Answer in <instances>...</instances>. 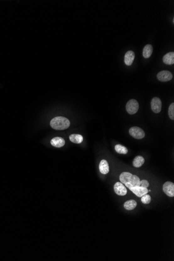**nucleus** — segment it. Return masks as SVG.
Returning a JSON list of instances; mask_svg holds the SVG:
<instances>
[{
	"label": "nucleus",
	"instance_id": "obj_17",
	"mask_svg": "<svg viewBox=\"0 0 174 261\" xmlns=\"http://www.w3.org/2000/svg\"><path fill=\"white\" fill-rule=\"evenodd\" d=\"M137 206L136 201L133 200H129L124 203V206L127 210H133Z\"/></svg>",
	"mask_w": 174,
	"mask_h": 261
},
{
	"label": "nucleus",
	"instance_id": "obj_16",
	"mask_svg": "<svg viewBox=\"0 0 174 261\" xmlns=\"http://www.w3.org/2000/svg\"><path fill=\"white\" fill-rule=\"evenodd\" d=\"M144 163V159L141 156L136 157L133 161V165L135 168H140Z\"/></svg>",
	"mask_w": 174,
	"mask_h": 261
},
{
	"label": "nucleus",
	"instance_id": "obj_13",
	"mask_svg": "<svg viewBox=\"0 0 174 261\" xmlns=\"http://www.w3.org/2000/svg\"><path fill=\"white\" fill-rule=\"evenodd\" d=\"M99 169L100 172L103 174H107L109 172V164L106 160H103L100 162Z\"/></svg>",
	"mask_w": 174,
	"mask_h": 261
},
{
	"label": "nucleus",
	"instance_id": "obj_10",
	"mask_svg": "<svg viewBox=\"0 0 174 261\" xmlns=\"http://www.w3.org/2000/svg\"><path fill=\"white\" fill-rule=\"evenodd\" d=\"M135 57L134 53L132 51H128L126 52L124 57V61L127 66H130L133 64Z\"/></svg>",
	"mask_w": 174,
	"mask_h": 261
},
{
	"label": "nucleus",
	"instance_id": "obj_19",
	"mask_svg": "<svg viewBox=\"0 0 174 261\" xmlns=\"http://www.w3.org/2000/svg\"><path fill=\"white\" fill-rule=\"evenodd\" d=\"M141 198V202L144 204H149V203H150V202L151 201V198L150 197V195L147 194H145Z\"/></svg>",
	"mask_w": 174,
	"mask_h": 261
},
{
	"label": "nucleus",
	"instance_id": "obj_4",
	"mask_svg": "<svg viewBox=\"0 0 174 261\" xmlns=\"http://www.w3.org/2000/svg\"><path fill=\"white\" fill-rule=\"evenodd\" d=\"M129 134L132 137L137 139H141L145 137V132L138 127H133L129 129Z\"/></svg>",
	"mask_w": 174,
	"mask_h": 261
},
{
	"label": "nucleus",
	"instance_id": "obj_8",
	"mask_svg": "<svg viewBox=\"0 0 174 261\" xmlns=\"http://www.w3.org/2000/svg\"><path fill=\"white\" fill-rule=\"evenodd\" d=\"M114 191L117 195L121 196L125 195L127 193V190L125 186L121 182H117L114 186Z\"/></svg>",
	"mask_w": 174,
	"mask_h": 261
},
{
	"label": "nucleus",
	"instance_id": "obj_14",
	"mask_svg": "<svg viewBox=\"0 0 174 261\" xmlns=\"http://www.w3.org/2000/svg\"><path fill=\"white\" fill-rule=\"evenodd\" d=\"M153 52V47L152 45H147L144 46L143 50V56L145 58H148L151 56Z\"/></svg>",
	"mask_w": 174,
	"mask_h": 261
},
{
	"label": "nucleus",
	"instance_id": "obj_18",
	"mask_svg": "<svg viewBox=\"0 0 174 261\" xmlns=\"http://www.w3.org/2000/svg\"><path fill=\"white\" fill-rule=\"evenodd\" d=\"M115 150L118 153L126 154L128 153V149L121 145H116L115 146Z\"/></svg>",
	"mask_w": 174,
	"mask_h": 261
},
{
	"label": "nucleus",
	"instance_id": "obj_3",
	"mask_svg": "<svg viewBox=\"0 0 174 261\" xmlns=\"http://www.w3.org/2000/svg\"><path fill=\"white\" fill-rule=\"evenodd\" d=\"M139 103L134 99H131L127 102L126 108L127 112L130 115L136 114L139 109Z\"/></svg>",
	"mask_w": 174,
	"mask_h": 261
},
{
	"label": "nucleus",
	"instance_id": "obj_12",
	"mask_svg": "<svg viewBox=\"0 0 174 261\" xmlns=\"http://www.w3.org/2000/svg\"><path fill=\"white\" fill-rule=\"evenodd\" d=\"M163 61L166 64H174V52H169L165 54L163 57Z\"/></svg>",
	"mask_w": 174,
	"mask_h": 261
},
{
	"label": "nucleus",
	"instance_id": "obj_9",
	"mask_svg": "<svg viewBox=\"0 0 174 261\" xmlns=\"http://www.w3.org/2000/svg\"><path fill=\"white\" fill-rule=\"evenodd\" d=\"M129 190L139 198L142 197L143 195L148 194L149 192V190L147 188L142 187L141 186L133 187L130 188Z\"/></svg>",
	"mask_w": 174,
	"mask_h": 261
},
{
	"label": "nucleus",
	"instance_id": "obj_2",
	"mask_svg": "<svg viewBox=\"0 0 174 261\" xmlns=\"http://www.w3.org/2000/svg\"><path fill=\"white\" fill-rule=\"evenodd\" d=\"M70 125V121L67 118L62 116L54 117L50 122V125L52 128L58 130L67 129Z\"/></svg>",
	"mask_w": 174,
	"mask_h": 261
},
{
	"label": "nucleus",
	"instance_id": "obj_20",
	"mask_svg": "<svg viewBox=\"0 0 174 261\" xmlns=\"http://www.w3.org/2000/svg\"><path fill=\"white\" fill-rule=\"evenodd\" d=\"M168 115L171 120H174V103H172L170 105L168 109Z\"/></svg>",
	"mask_w": 174,
	"mask_h": 261
},
{
	"label": "nucleus",
	"instance_id": "obj_1",
	"mask_svg": "<svg viewBox=\"0 0 174 261\" xmlns=\"http://www.w3.org/2000/svg\"><path fill=\"white\" fill-rule=\"evenodd\" d=\"M119 179L122 184H124L128 188L136 186H140V179L136 176L128 172H123L121 174Z\"/></svg>",
	"mask_w": 174,
	"mask_h": 261
},
{
	"label": "nucleus",
	"instance_id": "obj_6",
	"mask_svg": "<svg viewBox=\"0 0 174 261\" xmlns=\"http://www.w3.org/2000/svg\"><path fill=\"white\" fill-rule=\"evenodd\" d=\"M163 190L168 197H173L174 196V184L171 181H167L163 184Z\"/></svg>",
	"mask_w": 174,
	"mask_h": 261
},
{
	"label": "nucleus",
	"instance_id": "obj_11",
	"mask_svg": "<svg viewBox=\"0 0 174 261\" xmlns=\"http://www.w3.org/2000/svg\"><path fill=\"white\" fill-rule=\"evenodd\" d=\"M52 146L56 147H61L64 146L65 141L64 139L61 137H55L51 141Z\"/></svg>",
	"mask_w": 174,
	"mask_h": 261
},
{
	"label": "nucleus",
	"instance_id": "obj_15",
	"mask_svg": "<svg viewBox=\"0 0 174 261\" xmlns=\"http://www.w3.org/2000/svg\"><path fill=\"white\" fill-rule=\"evenodd\" d=\"M69 140L73 143L79 144L83 141L84 139L83 136L80 135L72 134L69 136Z\"/></svg>",
	"mask_w": 174,
	"mask_h": 261
},
{
	"label": "nucleus",
	"instance_id": "obj_5",
	"mask_svg": "<svg viewBox=\"0 0 174 261\" xmlns=\"http://www.w3.org/2000/svg\"><path fill=\"white\" fill-rule=\"evenodd\" d=\"M151 109L153 112L155 113H159L162 109V102L160 99L157 97H155L151 100Z\"/></svg>",
	"mask_w": 174,
	"mask_h": 261
},
{
	"label": "nucleus",
	"instance_id": "obj_21",
	"mask_svg": "<svg viewBox=\"0 0 174 261\" xmlns=\"http://www.w3.org/2000/svg\"><path fill=\"white\" fill-rule=\"evenodd\" d=\"M150 184L149 183L148 181H147V180H140V186L143 188H147L149 186Z\"/></svg>",
	"mask_w": 174,
	"mask_h": 261
},
{
	"label": "nucleus",
	"instance_id": "obj_7",
	"mask_svg": "<svg viewBox=\"0 0 174 261\" xmlns=\"http://www.w3.org/2000/svg\"><path fill=\"white\" fill-rule=\"evenodd\" d=\"M157 78L160 82H168L173 78V75L169 71H163L157 74Z\"/></svg>",
	"mask_w": 174,
	"mask_h": 261
}]
</instances>
